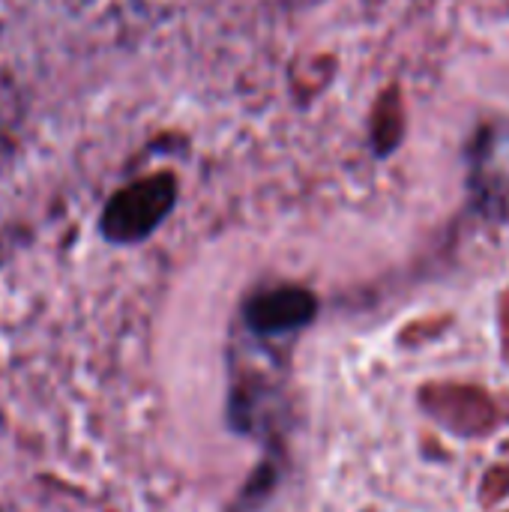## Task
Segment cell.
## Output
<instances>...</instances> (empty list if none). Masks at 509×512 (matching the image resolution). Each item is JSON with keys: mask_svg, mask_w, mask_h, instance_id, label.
<instances>
[{"mask_svg": "<svg viewBox=\"0 0 509 512\" xmlns=\"http://www.w3.org/2000/svg\"><path fill=\"white\" fill-rule=\"evenodd\" d=\"M177 201V183L171 174H153L120 189L105 213L102 234L114 243H135L153 234Z\"/></svg>", "mask_w": 509, "mask_h": 512, "instance_id": "6da1fadb", "label": "cell"}, {"mask_svg": "<svg viewBox=\"0 0 509 512\" xmlns=\"http://www.w3.org/2000/svg\"><path fill=\"white\" fill-rule=\"evenodd\" d=\"M468 189L489 219H509V120L480 129L471 147Z\"/></svg>", "mask_w": 509, "mask_h": 512, "instance_id": "7a4b0ae2", "label": "cell"}, {"mask_svg": "<svg viewBox=\"0 0 509 512\" xmlns=\"http://www.w3.org/2000/svg\"><path fill=\"white\" fill-rule=\"evenodd\" d=\"M315 315V297L297 285L261 291L246 306V321L258 333H288Z\"/></svg>", "mask_w": 509, "mask_h": 512, "instance_id": "3957f363", "label": "cell"}]
</instances>
